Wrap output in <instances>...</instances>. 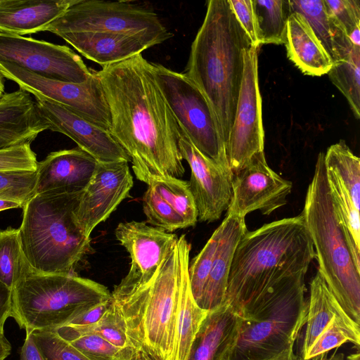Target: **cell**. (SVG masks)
Instances as JSON below:
<instances>
[{
  "label": "cell",
  "instance_id": "74e56055",
  "mask_svg": "<svg viewBox=\"0 0 360 360\" xmlns=\"http://www.w3.org/2000/svg\"><path fill=\"white\" fill-rule=\"evenodd\" d=\"M143 210L148 224L167 232L187 228L184 220L150 185L143 198Z\"/></svg>",
  "mask_w": 360,
  "mask_h": 360
},
{
  "label": "cell",
  "instance_id": "db71d44e",
  "mask_svg": "<svg viewBox=\"0 0 360 360\" xmlns=\"http://www.w3.org/2000/svg\"><path fill=\"white\" fill-rule=\"evenodd\" d=\"M5 78L0 72V99L5 94Z\"/></svg>",
  "mask_w": 360,
  "mask_h": 360
},
{
  "label": "cell",
  "instance_id": "c3c4849f",
  "mask_svg": "<svg viewBox=\"0 0 360 360\" xmlns=\"http://www.w3.org/2000/svg\"><path fill=\"white\" fill-rule=\"evenodd\" d=\"M293 346L290 345L280 353L265 360H302L301 356L295 354Z\"/></svg>",
  "mask_w": 360,
  "mask_h": 360
},
{
  "label": "cell",
  "instance_id": "d4e9b609",
  "mask_svg": "<svg viewBox=\"0 0 360 360\" xmlns=\"http://www.w3.org/2000/svg\"><path fill=\"white\" fill-rule=\"evenodd\" d=\"M83 56L102 67L112 65L141 53L149 47L139 39L111 32H77L60 36Z\"/></svg>",
  "mask_w": 360,
  "mask_h": 360
},
{
  "label": "cell",
  "instance_id": "ac0fdd59",
  "mask_svg": "<svg viewBox=\"0 0 360 360\" xmlns=\"http://www.w3.org/2000/svg\"><path fill=\"white\" fill-rule=\"evenodd\" d=\"M35 102L49 130L67 136L98 162L130 161L109 131L57 102L41 98H35Z\"/></svg>",
  "mask_w": 360,
  "mask_h": 360
},
{
  "label": "cell",
  "instance_id": "ee69618b",
  "mask_svg": "<svg viewBox=\"0 0 360 360\" xmlns=\"http://www.w3.org/2000/svg\"><path fill=\"white\" fill-rule=\"evenodd\" d=\"M239 24L249 37L253 46L259 47L252 0H229Z\"/></svg>",
  "mask_w": 360,
  "mask_h": 360
},
{
  "label": "cell",
  "instance_id": "f1b7e54d",
  "mask_svg": "<svg viewBox=\"0 0 360 360\" xmlns=\"http://www.w3.org/2000/svg\"><path fill=\"white\" fill-rule=\"evenodd\" d=\"M259 44H284L289 0H252Z\"/></svg>",
  "mask_w": 360,
  "mask_h": 360
},
{
  "label": "cell",
  "instance_id": "5b68a950",
  "mask_svg": "<svg viewBox=\"0 0 360 360\" xmlns=\"http://www.w3.org/2000/svg\"><path fill=\"white\" fill-rule=\"evenodd\" d=\"M301 214L313 243L318 271L347 315L360 326V271L332 200L323 153L318 155Z\"/></svg>",
  "mask_w": 360,
  "mask_h": 360
},
{
  "label": "cell",
  "instance_id": "277c9868",
  "mask_svg": "<svg viewBox=\"0 0 360 360\" xmlns=\"http://www.w3.org/2000/svg\"><path fill=\"white\" fill-rule=\"evenodd\" d=\"M82 192L34 194L22 207L20 240L33 270L75 274L91 250L90 238L82 233L75 217Z\"/></svg>",
  "mask_w": 360,
  "mask_h": 360
},
{
  "label": "cell",
  "instance_id": "7dc6e473",
  "mask_svg": "<svg viewBox=\"0 0 360 360\" xmlns=\"http://www.w3.org/2000/svg\"><path fill=\"white\" fill-rule=\"evenodd\" d=\"M19 360H44L33 341L32 332H26Z\"/></svg>",
  "mask_w": 360,
  "mask_h": 360
},
{
  "label": "cell",
  "instance_id": "8fae6325",
  "mask_svg": "<svg viewBox=\"0 0 360 360\" xmlns=\"http://www.w3.org/2000/svg\"><path fill=\"white\" fill-rule=\"evenodd\" d=\"M0 72L5 79L18 84L19 89L35 98H41L60 103L110 131V108L95 71L93 76L83 83L48 79L7 62H0Z\"/></svg>",
  "mask_w": 360,
  "mask_h": 360
},
{
  "label": "cell",
  "instance_id": "d6a6232c",
  "mask_svg": "<svg viewBox=\"0 0 360 360\" xmlns=\"http://www.w3.org/2000/svg\"><path fill=\"white\" fill-rule=\"evenodd\" d=\"M56 331L64 340L77 335L92 333L118 347H132L127 335L124 319L112 297L108 310L98 322L87 326L67 325L56 329Z\"/></svg>",
  "mask_w": 360,
  "mask_h": 360
},
{
  "label": "cell",
  "instance_id": "f546056e",
  "mask_svg": "<svg viewBox=\"0 0 360 360\" xmlns=\"http://www.w3.org/2000/svg\"><path fill=\"white\" fill-rule=\"evenodd\" d=\"M332 200L346 236L355 266L360 271V220L357 210L340 179L326 169Z\"/></svg>",
  "mask_w": 360,
  "mask_h": 360
},
{
  "label": "cell",
  "instance_id": "f6af8a7d",
  "mask_svg": "<svg viewBox=\"0 0 360 360\" xmlns=\"http://www.w3.org/2000/svg\"><path fill=\"white\" fill-rule=\"evenodd\" d=\"M111 297L110 299L98 303L93 307L89 308L76 318H75L68 325L71 326H87L98 322L108 310L110 304ZM67 326V325H66Z\"/></svg>",
  "mask_w": 360,
  "mask_h": 360
},
{
  "label": "cell",
  "instance_id": "ba28073f",
  "mask_svg": "<svg viewBox=\"0 0 360 360\" xmlns=\"http://www.w3.org/2000/svg\"><path fill=\"white\" fill-rule=\"evenodd\" d=\"M110 297L105 285L75 274L33 270L12 290L11 317L26 332L56 330Z\"/></svg>",
  "mask_w": 360,
  "mask_h": 360
},
{
  "label": "cell",
  "instance_id": "b9f144b4",
  "mask_svg": "<svg viewBox=\"0 0 360 360\" xmlns=\"http://www.w3.org/2000/svg\"><path fill=\"white\" fill-rule=\"evenodd\" d=\"M31 144L0 149V172H35L38 162Z\"/></svg>",
  "mask_w": 360,
  "mask_h": 360
},
{
  "label": "cell",
  "instance_id": "5bb4252c",
  "mask_svg": "<svg viewBox=\"0 0 360 360\" xmlns=\"http://www.w3.org/2000/svg\"><path fill=\"white\" fill-rule=\"evenodd\" d=\"M115 235L131 259L128 274L112 293L130 291L150 282L179 237L145 222L120 223Z\"/></svg>",
  "mask_w": 360,
  "mask_h": 360
},
{
  "label": "cell",
  "instance_id": "52a82bcc",
  "mask_svg": "<svg viewBox=\"0 0 360 360\" xmlns=\"http://www.w3.org/2000/svg\"><path fill=\"white\" fill-rule=\"evenodd\" d=\"M305 275L281 280L244 312L229 360H265L295 344L307 314Z\"/></svg>",
  "mask_w": 360,
  "mask_h": 360
},
{
  "label": "cell",
  "instance_id": "f5cc1de1",
  "mask_svg": "<svg viewBox=\"0 0 360 360\" xmlns=\"http://www.w3.org/2000/svg\"><path fill=\"white\" fill-rule=\"evenodd\" d=\"M359 27H357L348 35V39L353 46L360 48V33Z\"/></svg>",
  "mask_w": 360,
  "mask_h": 360
},
{
  "label": "cell",
  "instance_id": "f35d334b",
  "mask_svg": "<svg viewBox=\"0 0 360 360\" xmlns=\"http://www.w3.org/2000/svg\"><path fill=\"white\" fill-rule=\"evenodd\" d=\"M219 238V229L217 228L200 253L192 259L188 265L191 289L193 298L198 306L212 268Z\"/></svg>",
  "mask_w": 360,
  "mask_h": 360
},
{
  "label": "cell",
  "instance_id": "60d3db41",
  "mask_svg": "<svg viewBox=\"0 0 360 360\" xmlns=\"http://www.w3.org/2000/svg\"><path fill=\"white\" fill-rule=\"evenodd\" d=\"M35 172H0V198L14 199L24 205L34 195Z\"/></svg>",
  "mask_w": 360,
  "mask_h": 360
},
{
  "label": "cell",
  "instance_id": "7402d4cb",
  "mask_svg": "<svg viewBox=\"0 0 360 360\" xmlns=\"http://www.w3.org/2000/svg\"><path fill=\"white\" fill-rule=\"evenodd\" d=\"M219 229V238L212 268L199 306L213 310L224 303L234 252L247 231L245 218L227 212Z\"/></svg>",
  "mask_w": 360,
  "mask_h": 360
},
{
  "label": "cell",
  "instance_id": "603a6c76",
  "mask_svg": "<svg viewBox=\"0 0 360 360\" xmlns=\"http://www.w3.org/2000/svg\"><path fill=\"white\" fill-rule=\"evenodd\" d=\"M75 0H0V32L23 36L46 31Z\"/></svg>",
  "mask_w": 360,
  "mask_h": 360
},
{
  "label": "cell",
  "instance_id": "30bf717a",
  "mask_svg": "<svg viewBox=\"0 0 360 360\" xmlns=\"http://www.w3.org/2000/svg\"><path fill=\"white\" fill-rule=\"evenodd\" d=\"M152 64L157 83L191 142L206 158L231 171L215 115L204 94L184 73Z\"/></svg>",
  "mask_w": 360,
  "mask_h": 360
},
{
  "label": "cell",
  "instance_id": "4fadbf2b",
  "mask_svg": "<svg viewBox=\"0 0 360 360\" xmlns=\"http://www.w3.org/2000/svg\"><path fill=\"white\" fill-rule=\"evenodd\" d=\"M0 62L12 63L41 77L66 82L83 83L94 75L67 46L1 32Z\"/></svg>",
  "mask_w": 360,
  "mask_h": 360
},
{
  "label": "cell",
  "instance_id": "816d5d0a",
  "mask_svg": "<svg viewBox=\"0 0 360 360\" xmlns=\"http://www.w3.org/2000/svg\"><path fill=\"white\" fill-rule=\"evenodd\" d=\"M306 360H345V358L344 354L335 352L330 356H328V353H326Z\"/></svg>",
  "mask_w": 360,
  "mask_h": 360
},
{
  "label": "cell",
  "instance_id": "44dd1931",
  "mask_svg": "<svg viewBox=\"0 0 360 360\" xmlns=\"http://www.w3.org/2000/svg\"><path fill=\"white\" fill-rule=\"evenodd\" d=\"M241 321L226 303L209 311L195 336L188 360H229Z\"/></svg>",
  "mask_w": 360,
  "mask_h": 360
},
{
  "label": "cell",
  "instance_id": "ab89813d",
  "mask_svg": "<svg viewBox=\"0 0 360 360\" xmlns=\"http://www.w3.org/2000/svg\"><path fill=\"white\" fill-rule=\"evenodd\" d=\"M32 334L44 360H89L56 330H34Z\"/></svg>",
  "mask_w": 360,
  "mask_h": 360
},
{
  "label": "cell",
  "instance_id": "e575fe53",
  "mask_svg": "<svg viewBox=\"0 0 360 360\" xmlns=\"http://www.w3.org/2000/svg\"><path fill=\"white\" fill-rule=\"evenodd\" d=\"M184 220L187 227L193 226L198 221V210L188 181L169 177L155 180L149 184Z\"/></svg>",
  "mask_w": 360,
  "mask_h": 360
},
{
  "label": "cell",
  "instance_id": "bcb514c9",
  "mask_svg": "<svg viewBox=\"0 0 360 360\" xmlns=\"http://www.w3.org/2000/svg\"><path fill=\"white\" fill-rule=\"evenodd\" d=\"M11 314L12 291L0 282V333H4V323Z\"/></svg>",
  "mask_w": 360,
  "mask_h": 360
},
{
  "label": "cell",
  "instance_id": "9c48e42d",
  "mask_svg": "<svg viewBox=\"0 0 360 360\" xmlns=\"http://www.w3.org/2000/svg\"><path fill=\"white\" fill-rule=\"evenodd\" d=\"M46 31L58 37L77 32H111L134 37L149 48L172 37L153 10L131 1L75 0Z\"/></svg>",
  "mask_w": 360,
  "mask_h": 360
},
{
  "label": "cell",
  "instance_id": "f907efd6",
  "mask_svg": "<svg viewBox=\"0 0 360 360\" xmlns=\"http://www.w3.org/2000/svg\"><path fill=\"white\" fill-rule=\"evenodd\" d=\"M11 345L4 333H0V360H4L11 353Z\"/></svg>",
  "mask_w": 360,
  "mask_h": 360
},
{
  "label": "cell",
  "instance_id": "7bdbcfd3",
  "mask_svg": "<svg viewBox=\"0 0 360 360\" xmlns=\"http://www.w3.org/2000/svg\"><path fill=\"white\" fill-rule=\"evenodd\" d=\"M327 11L347 36L360 27L359 0H324Z\"/></svg>",
  "mask_w": 360,
  "mask_h": 360
},
{
  "label": "cell",
  "instance_id": "d590c367",
  "mask_svg": "<svg viewBox=\"0 0 360 360\" xmlns=\"http://www.w3.org/2000/svg\"><path fill=\"white\" fill-rule=\"evenodd\" d=\"M360 346V326L353 321L335 318L315 340L302 360L328 353L346 342Z\"/></svg>",
  "mask_w": 360,
  "mask_h": 360
},
{
  "label": "cell",
  "instance_id": "484cf974",
  "mask_svg": "<svg viewBox=\"0 0 360 360\" xmlns=\"http://www.w3.org/2000/svg\"><path fill=\"white\" fill-rule=\"evenodd\" d=\"M284 44L288 58L304 75L321 76L333 66L308 22L297 13L292 12L288 18Z\"/></svg>",
  "mask_w": 360,
  "mask_h": 360
},
{
  "label": "cell",
  "instance_id": "1f68e13d",
  "mask_svg": "<svg viewBox=\"0 0 360 360\" xmlns=\"http://www.w3.org/2000/svg\"><path fill=\"white\" fill-rule=\"evenodd\" d=\"M326 169L333 172L347 190L355 206L359 210L360 160L344 140L331 145L324 154Z\"/></svg>",
  "mask_w": 360,
  "mask_h": 360
},
{
  "label": "cell",
  "instance_id": "ffe728a7",
  "mask_svg": "<svg viewBox=\"0 0 360 360\" xmlns=\"http://www.w3.org/2000/svg\"><path fill=\"white\" fill-rule=\"evenodd\" d=\"M49 129L30 94L18 89L0 99V149L31 144Z\"/></svg>",
  "mask_w": 360,
  "mask_h": 360
},
{
  "label": "cell",
  "instance_id": "9f6ffc18",
  "mask_svg": "<svg viewBox=\"0 0 360 360\" xmlns=\"http://www.w3.org/2000/svg\"><path fill=\"white\" fill-rule=\"evenodd\" d=\"M129 360H142L140 350H136Z\"/></svg>",
  "mask_w": 360,
  "mask_h": 360
},
{
  "label": "cell",
  "instance_id": "6da1fadb",
  "mask_svg": "<svg viewBox=\"0 0 360 360\" xmlns=\"http://www.w3.org/2000/svg\"><path fill=\"white\" fill-rule=\"evenodd\" d=\"M110 108V133L130 158L136 177L149 184L183 176L179 127L141 54L95 71Z\"/></svg>",
  "mask_w": 360,
  "mask_h": 360
},
{
  "label": "cell",
  "instance_id": "6f0895ef",
  "mask_svg": "<svg viewBox=\"0 0 360 360\" xmlns=\"http://www.w3.org/2000/svg\"><path fill=\"white\" fill-rule=\"evenodd\" d=\"M141 359L142 360H153L147 354H146L143 351H141Z\"/></svg>",
  "mask_w": 360,
  "mask_h": 360
},
{
  "label": "cell",
  "instance_id": "9a60e30c",
  "mask_svg": "<svg viewBox=\"0 0 360 360\" xmlns=\"http://www.w3.org/2000/svg\"><path fill=\"white\" fill-rule=\"evenodd\" d=\"M292 183L268 165L264 152L254 155L241 169L233 173L232 198L227 212L245 218L255 210L269 215L285 205Z\"/></svg>",
  "mask_w": 360,
  "mask_h": 360
},
{
  "label": "cell",
  "instance_id": "2e32d148",
  "mask_svg": "<svg viewBox=\"0 0 360 360\" xmlns=\"http://www.w3.org/2000/svg\"><path fill=\"white\" fill-rule=\"evenodd\" d=\"M179 127V148L188 164L191 174L188 182L200 221L219 219L228 210L232 198L233 172L203 155Z\"/></svg>",
  "mask_w": 360,
  "mask_h": 360
},
{
  "label": "cell",
  "instance_id": "83f0119b",
  "mask_svg": "<svg viewBox=\"0 0 360 360\" xmlns=\"http://www.w3.org/2000/svg\"><path fill=\"white\" fill-rule=\"evenodd\" d=\"M335 318L353 321L342 309L323 277L317 271L310 283L306 329L301 349L302 359Z\"/></svg>",
  "mask_w": 360,
  "mask_h": 360
},
{
  "label": "cell",
  "instance_id": "8d00e7d4",
  "mask_svg": "<svg viewBox=\"0 0 360 360\" xmlns=\"http://www.w3.org/2000/svg\"><path fill=\"white\" fill-rule=\"evenodd\" d=\"M89 360H129L133 347H118L100 335L87 333L65 340Z\"/></svg>",
  "mask_w": 360,
  "mask_h": 360
},
{
  "label": "cell",
  "instance_id": "cb8c5ba5",
  "mask_svg": "<svg viewBox=\"0 0 360 360\" xmlns=\"http://www.w3.org/2000/svg\"><path fill=\"white\" fill-rule=\"evenodd\" d=\"M176 244L179 260L176 360H188L193 341L209 311L198 305L191 292L188 276L191 246L186 236L181 235Z\"/></svg>",
  "mask_w": 360,
  "mask_h": 360
},
{
  "label": "cell",
  "instance_id": "e0dca14e",
  "mask_svg": "<svg viewBox=\"0 0 360 360\" xmlns=\"http://www.w3.org/2000/svg\"><path fill=\"white\" fill-rule=\"evenodd\" d=\"M133 177L127 161L98 162L75 210L77 223L86 238L129 197Z\"/></svg>",
  "mask_w": 360,
  "mask_h": 360
},
{
  "label": "cell",
  "instance_id": "11a10c76",
  "mask_svg": "<svg viewBox=\"0 0 360 360\" xmlns=\"http://www.w3.org/2000/svg\"><path fill=\"white\" fill-rule=\"evenodd\" d=\"M345 360H360L359 349H357V352L356 353L347 356Z\"/></svg>",
  "mask_w": 360,
  "mask_h": 360
},
{
  "label": "cell",
  "instance_id": "4316f807",
  "mask_svg": "<svg viewBox=\"0 0 360 360\" xmlns=\"http://www.w3.org/2000/svg\"><path fill=\"white\" fill-rule=\"evenodd\" d=\"M289 4L291 12L307 20L333 64L348 56L354 46L328 13L324 0H289Z\"/></svg>",
  "mask_w": 360,
  "mask_h": 360
},
{
  "label": "cell",
  "instance_id": "681fc988",
  "mask_svg": "<svg viewBox=\"0 0 360 360\" xmlns=\"http://www.w3.org/2000/svg\"><path fill=\"white\" fill-rule=\"evenodd\" d=\"M24 205L16 200L0 198V212L9 209L22 208Z\"/></svg>",
  "mask_w": 360,
  "mask_h": 360
},
{
  "label": "cell",
  "instance_id": "7c38bea8",
  "mask_svg": "<svg viewBox=\"0 0 360 360\" xmlns=\"http://www.w3.org/2000/svg\"><path fill=\"white\" fill-rule=\"evenodd\" d=\"M259 47L243 51L244 70L233 123L226 153L233 173L243 168L252 157L264 151V131L258 78Z\"/></svg>",
  "mask_w": 360,
  "mask_h": 360
},
{
  "label": "cell",
  "instance_id": "7a4b0ae2",
  "mask_svg": "<svg viewBox=\"0 0 360 360\" xmlns=\"http://www.w3.org/2000/svg\"><path fill=\"white\" fill-rule=\"evenodd\" d=\"M314 259L302 214L247 230L234 252L224 303L241 316L281 280L307 274Z\"/></svg>",
  "mask_w": 360,
  "mask_h": 360
},
{
  "label": "cell",
  "instance_id": "8992f818",
  "mask_svg": "<svg viewBox=\"0 0 360 360\" xmlns=\"http://www.w3.org/2000/svg\"><path fill=\"white\" fill-rule=\"evenodd\" d=\"M178 292L176 243L150 282L130 291L111 292L131 346L153 360H176Z\"/></svg>",
  "mask_w": 360,
  "mask_h": 360
},
{
  "label": "cell",
  "instance_id": "836d02e7",
  "mask_svg": "<svg viewBox=\"0 0 360 360\" xmlns=\"http://www.w3.org/2000/svg\"><path fill=\"white\" fill-rule=\"evenodd\" d=\"M333 84L345 96L356 119L360 117V48L335 62L328 72Z\"/></svg>",
  "mask_w": 360,
  "mask_h": 360
},
{
  "label": "cell",
  "instance_id": "4dcf8cb0",
  "mask_svg": "<svg viewBox=\"0 0 360 360\" xmlns=\"http://www.w3.org/2000/svg\"><path fill=\"white\" fill-rule=\"evenodd\" d=\"M32 271L21 247L19 229H0V282L12 291Z\"/></svg>",
  "mask_w": 360,
  "mask_h": 360
},
{
  "label": "cell",
  "instance_id": "3957f363",
  "mask_svg": "<svg viewBox=\"0 0 360 360\" xmlns=\"http://www.w3.org/2000/svg\"><path fill=\"white\" fill-rule=\"evenodd\" d=\"M251 41L229 0H210L191 44L184 74L201 91L215 115L227 146L242 83L243 51Z\"/></svg>",
  "mask_w": 360,
  "mask_h": 360
},
{
  "label": "cell",
  "instance_id": "d6986e66",
  "mask_svg": "<svg viewBox=\"0 0 360 360\" xmlns=\"http://www.w3.org/2000/svg\"><path fill=\"white\" fill-rule=\"evenodd\" d=\"M98 163L78 147L52 152L38 162L34 194L81 192L89 184Z\"/></svg>",
  "mask_w": 360,
  "mask_h": 360
}]
</instances>
